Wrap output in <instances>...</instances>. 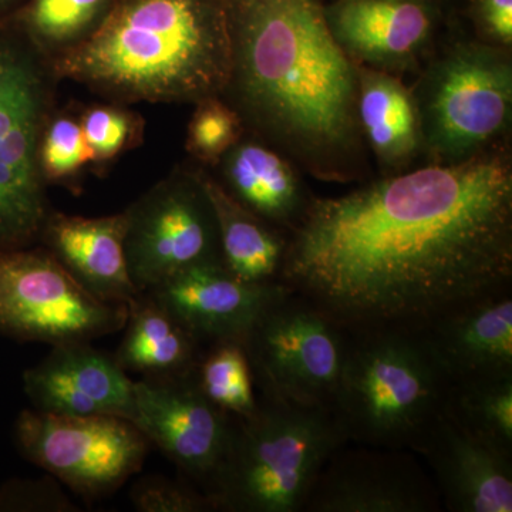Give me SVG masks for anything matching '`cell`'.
<instances>
[{
  "label": "cell",
  "mask_w": 512,
  "mask_h": 512,
  "mask_svg": "<svg viewBox=\"0 0 512 512\" xmlns=\"http://www.w3.org/2000/svg\"><path fill=\"white\" fill-rule=\"evenodd\" d=\"M511 279L512 161L497 146L309 201L279 275L345 329L423 328Z\"/></svg>",
  "instance_id": "6da1fadb"
},
{
  "label": "cell",
  "mask_w": 512,
  "mask_h": 512,
  "mask_svg": "<svg viewBox=\"0 0 512 512\" xmlns=\"http://www.w3.org/2000/svg\"><path fill=\"white\" fill-rule=\"evenodd\" d=\"M232 43L225 93L242 120L326 181L356 177L362 156L356 64L323 0H225Z\"/></svg>",
  "instance_id": "7a4b0ae2"
},
{
  "label": "cell",
  "mask_w": 512,
  "mask_h": 512,
  "mask_svg": "<svg viewBox=\"0 0 512 512\" xmlns=\"http://www.w3.org/2000/svg\"><path fill=\"white\" fill-rule=\"evenodd\" d=\"M49 60L56 79L114 100L221 96L232 67L225 0H114L92 35Z\"/></svg>",
  "instance_id": "3957f363"
},
{
  "label": "cell",
  "mask_w": 512,
  "mask_h": 512,
  "mask_svg": "<svg viewBox=\"0 0 512 512\" xmlns=\"http://www.w3.org/2000/svg\"><path fill=\"white\" fill-rule=\"evenodd\" d=\"M332 414L346 441L413 448L446 406L451 379L423 328L346 329Z\"/></svg>",
  "instance_id": "277c9868"
},
{
  "label": "cell",
  "mask_w": 512,
  "mask_h": 512,
  "mask_svg": "<svg viewBox=\"0 0 512 512\" xmlns=\"http://www.w3.org/2000/svg\"><path fill=\"white\" fill-rule=\"evenodd\" d=\"M346 443L330 410L262 394L251 416L235 419L207 495L217 511H303L326 461Z\"/></svg>",
  "instance_id": "5b68a950"
},
{
  "label": "cell",
  "mask_w": 512,
  "mask_h": 512,
  "mask_svg": "<svg viewBox=\"0 0 512 512\" xmlns=\"http://www.w3.org/2000/svg\"><path fill=\"white\" fill-rule=\"evenodd\" d=\"M22 35H0V252L32 247L49 217L40 138L53 73Z\"/></svg>",
  "instance_id": "8992f818"
},
{
  "label": "cell",
  "mask_w": 512,
  "mask_h": 512,
  "mask_svg": "<svg viewBox=\"0 0 512 512\" xmlns=\"http://www.w3.org/2000/svg\"><path fill=\"white\" fill-rule=\"evenodd\" d=\"M505 49L484 42H458L431 64L419 93H413L421 148L431 164L476 156L507 133L512 62Z\"/></svg>",
  "instance_id": "52a82bcc"
},
{
  "label": "cell",
  "mask_w": 512,
  "mask_h": 512,
  "mask_svg": "<svg viewBox=\"0 0 512 512\" xmlns=\"http://www.w3.org/2000/svg\"><path fill=\"white\" fill-rule=\"evenodd\" d=\"M348 330L292 291L276 298L244 340L262 394L332 412Z\"/></svg>",
  "instance_id": "ba28073f"
},
{
  "label": "cell",
  "mask_w": 512,
  "mask_h": 512,
  "mask_svg": "<svg viewBox=\"0 0 512 512\" xmlns=\"http://www.w3.org/2000/svg\"><path fill=\"white\" fill-rule=\"evenodd\" d=\"M128 305L101 301L47 249L0 252V335L18 342H93L120 332Z\"/></svg>",
  "instance_id": "9c48e42d"
},
{
  "label": "cell",
  "mask_w": 512,
  "mask_h": 512,
  "mask_svg": "<svg viewBox=\"0 0 512 512\" xmlns=\"http://www.w3.org/2000/svg\"><path fill=\"white\" fill-rule=\"evenodd\" d=\"M20 454L86 500L119 490L143 468L150 443L130 420L23 410L15 423Z\"/></svg>",
  "instance_id": "30bf717a"
},
{
  "label": "cell",
  "mask_w": 512,
  "mask_h": 512,
  "mask_svg": "<svg viewBox=\"0 0 512 512\" xmlns=\"http://www.w3.org/2000/svg\"><path fill=\"white\" fill-rule=\"evenodd\" d=\"M126 212L128 269L138 292L190 266L222 262L214 211L194 170L165 178Z\"/></svg>",
  "instance_id": "8fae6325"
},
{
  "label": "cell",
  "mask_w": 512,
  "mask_h": 512,
  "mask_svg": "<svg viewBox=\"0 0 512 512\" xmlns=\"http://www.w3.org/2000/svg\"><path fill=\"white\" fill-rule=\"evenodd\" d=\"M131 423L207 494L227 456L235 417L202 393L192 372L134 383Z\"/></svg>",
  "instance_id": "7c38bea8"
},
{
  "label": "cell",
  "mask_w": 512,
  "mask_h": 512,
  "mask_svg": "<svg viewBox=\"0 0 512 512\" xmlns=\"http://www.w3.org/2000/svg\"><path fill=\"white\" fill-rule=\"evenodd\" d=\"M342 446L313 483L303 511L433 512L440 493L416 460L397 448Z\"/></svg>",
  "instance_id": "4fadbf2b"
},
{
  "label": "cell",
  "mask_w": 512,
  "mask_h": 512,
  "mask_svg": "<svg viewBox=\"0 0 512 512\" xmlns=\"http://www.w3.org/2000/svg\"><path fill=\"white\" fill-rule=\"evenodd\" d=\"M448 10L441 0L323 2L330 32L349 59L389 73L416 66Z\"/></svg>",
  "instance_id": "5bb4252c"
},
{
  "label": "cell",
  "mask_w": 512,
  "mask_h": 512,
  "mask_svg": "<svg viewBox=\"0 0 512 512\" xmlns=\"http://www.w3.org/2000/svg\"><path fill=\"white\" fill-rule=\"evenodd\" d=\"M286 291L281 282L251 284L232 275L222 262H204L147 292L198 342L211 345L224 340L244 342L265 309Z\"/></svg>",
  "instance_id": "9a60e30c"
},
{
  "label": "cell",
  "mask_w": 512,
  "mask_h": 512,
  "mask_svg": "<svg viewBox=\"0 0 512 512\" xmlns=\"http://www.w3.org/2000/svg\"><path fill=\"white\" fill-rule=\"evenodd\" d=\"M134 383L116 357L92 342L53 346L45 360L25 370L23 389L37 412L57 416H134Z\"/></svg>",
  "instance_id": "2e32d148"
},
{
  "label": "cell",
  "mask_w": 512,
  "mask_h": 512,
  "mask_svg": "<svg viewBox=\"0 0 512 512\" xmlns=\"http://www.w3.org/2000/svg\"><path fill=\"white\" fill-rule=\"evenodd\" d=\"M413 450L429 460L447 510L512 511V453L466 429L446 410Z\"/></svg>",
  "instance_id": "e0dca14e"
},
{
  "label": "cell",
  "mask_w": 512,
  "mask_h": 512,
  "mask_svg": "<svg viewBox=\"0 0 512 512\" xmlns=\"http://www.w3.org/2000/svg\"><path fill=\"white\" fill-rule=\"evenodd\" d=\"M126 234V211L96 218L52 211L39 242L101 301L128 305L140 292L128 269Z\"/></svg>",
  "instance_id": "ac0fdd59"
},
{
  "label": "cell",
  "mask_w": 512,
  "mask_h": 512,
  "mask_svg": "<svg viewBox=\"0 0 512 512\" xmlns=\"http://www.w3.org/2000/svg\"><path fill=\"white\" fill-rule=\"evenodd\" d=\"M423 330L451 383L512 372L511 288L464 303Z\"/></svg>",
  "instance_id": "d6986e66"
},
{
  "label": "cell",
  "mask_w": 512,
  "mask_h": 512,
  "mask_svg": "<svg viewBox=\"0 0 512 512\" xmlns=\"http://www.w3.org/2000/svg\"><path fill=\"white\" fill-rule=\"evenodd\" d=\"M362 136L386 170L402 173L421 148L416 99L394 73L356 64Z\"/></svg>",
  "instance_id": "ffe728a7"
},
{
  "label": "cell",
  "mask_w": 512,
  "mask_h": 512,
  "mask_svg": "<svg viewBox=\"0 0 512 512\" xmlns=\"http://www.w3.org/2000/svg\"><path fill=\"white\" fill-rule=\"evenodd\" d=\"M224 188L249 211L276 228L292 229L309 201L292 165L272 148L239 140L221 160Z\"/></svg>",
  "instance_id": "44dd1931"
},
{
  "label": "cell",
  "mask_w": 512,
  "mask_h": 512,
  "mask_svg": "<svg viewBox=\"0 0 512 512\" xmlns=\"http://www.w3.org/2000/svg\"><path fill=\"white\" fill-rule=\"evenodd\" d=\"M117 363L143 379H164L194 372L201 343L150 292L128 303Z\"/></svg>",
  "instance_id": "7402d4cb"
},
{
  "label": "cell",
  "mask_w": 512,
  "mask_h": 512,
  "mask_svg": "<svg viewBox=\"0 0 512 512\" xmlns=\"http://www.w3.org/2000/svg\"><path fill=\"white\" fill-rule=\"evenodd\" d=\"M194 171L214 211L225 268L251 284L279 282L286 237L274 225L239 204L207 171Z\"/></svg>",
  "instance_id": "603a6c76"
},
{
  "label": "cell",
  "mask_w": 512,
  "mask_h": 512,
  "mask_svg": "<svg viewBox=\"0 0 512 512\" xmlns=\"http://www.w3.org/2000/svg\"><path fill=\"white\" fill-rule=\"evenodd\" d=\"M114 0H25L5 22L40 55L50 57L92 35L110 12Z\"/></svg>",
  "instance_id": "cb8c5ba5"
},
{
  "label": "cell",
  "mask_w": 512,
  "mask_h": 512,
  "mask_svg": "<svg viewBox=\"0 0 512 512\" xmlns=\"http://www.w3.org/2000/svg\"><path fill=\"white\" fill-rule=\"evenodd\" d=\"M444 410L466 429L512 453V372L451 383Z\"/></svg>",
  "instance_id": "d4e9b609"
},
{
  "label": "cell",
  "mask_w": 512,
  "mask_h": 512,
  "mask_svg": "<svg viewBox=\"0 0 512 512\" xmlns=\"http://www.w3.org/2000/svg\"><path fill=\"white\" fill-rule=\"evenodd\" d=\"M202 393L235 419L251 416L258 407L254 372L244 342L211 343L194 370Z\"/></svg>",
  "instance_id": "484cf974"
},
{
  "label": "cell",
  "mask_w": 512,
  "mask_h": 512,
  "mask_svg": "<svg viewBox=\"0 0 512 512\" xmlns=\"http://www.w3.org/2000/svg\"><path fill=\"white\" fill-rule=\"evenodd\" d=\"M187 131V150L204 164L221 163L244 134V120L220 96L197 101Z\"/></svg>",
  "instance_id": "4316f807"
},
{
  "label": "cell",
  "mask_w": 512,
  "mask_h": 512,
  "mask_svg": "<svg viewBox=\"0 0 512 512\" xmlns=\"http://www.w3.org/2000/svg\"><path fill=\"white\" fill-rule=\"evenodd\" d=\"M39 163L46 184L66 183L96 163L82 123L72 116L49 117L40 138Z\"/></svg>",
  "instance_id": "83f0119b"
},
{
  "label": "cell",
  "mask_w": 512,
  "mask_h": 512,
  "mask_svg": "<svg viewBox=\"0 0 512 512\" xmlns=\"http://www.w3.org/2000/svg\"><path fill=\"white\" fill-rule=\"evenodd\" d=\"M130 500L138 512H211L215 505L204 491L187 480L160 476L138 478L130 490Z\"/></svg>",
  "instance_id": "f1b7e54d"
},
{
  "label": "cell",
  "mask_w": 512,
  "mask_h": 512,
  "mask_svg": "<svg viewBox=\"0 0 512 512\" xmlns=\"http://www.w3.org/2000/svg\"><path fill=\"white\" fill-rule=\"evenodd\" d=\"M96 163L113 160L126 150L137 133V117L114 106H94L80 119Z\"/></svg>",
  "instance_id": "f546056e"
},
{
  "label": "cell",
  "mask_w": 512,
  "mask_h": 512,
  "mask_svg": "<svg viewBox=\"0 0 512 512\" xmlns=\"http://www.w3.org/2000/svg\"><path fill=\"white\" fill-rule=\"evenodd\" d=\"M0 511L79 512L55 477L13 480L0 490Z\"/></svg>",
  "instance_id": "4dcf8cb0"
},
{
  "label": "cell",
  "mask_w": 512,
  "mask_h": 512,
  "mask_svg": "<svg viewBox=\"0 0 512 512\" xmlns=\"http://www.w3.org/2000/svg\"><path fill=\"white\" fill-rule=\"evenodd\" d=\"M468 12L485 43L508 47L512 43V0H467Z\"/></svg>",
  "instance_id": "1f68e13d"
},
{
  "label": "cell",
  "mask_w": 512,
  "mask_h": 512,
  "mask_svg": "<svg viewBox=\"0 0 512 512\" xmlns=\"http://www.w3.org/2000/svg\"><path fill=\"white\" fill-rule=\"evenodd\" d=\"M23 2L25 0H0V23L5 22Z\"/></svg>",
  "instance_id": "d6a6232c"
},
{
  "label": "cell",
  "mask_w": 512,
  "mask_h": 512,
  "mask_svg": "<svg viewBox=\"0 0 512 512\" xmlns=\"http://www.w3.org/2000/svg\"><path fill=\"white\" fill-rule=\"evenodd\" d=\"M441 2H443L444 5H446L448 9H453L454 5H456L458 0H441Z\"/></svg>",
  "instance_id": "836d02e7"
}]
</instances>
